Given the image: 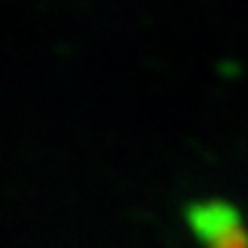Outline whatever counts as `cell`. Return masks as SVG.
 Returning <instances> with one entry per match:
<instances>
[{
  "label": "cell",
  "instance_id": "6da1fadb",
  "mask_svg": "<svg viewBox=\"0 0 248 248\" xmlns=\"http://www.w3.org/2000/svg\"><path fill=\"white\" fill-rule=\"evenodd\" d=\"M198 235L206 240L209 248H246V235L240 222L222 206H203L196 217Z\"/></svg>",
  "mask_w": 248,
  "mask_h": 248
}]
</instances>
